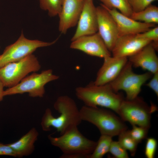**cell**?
Instances as JSON below:
<instances>
[{
    "label": "cell",
    "instance_id": "6da1fadb",
    "mask_svg": "<svg viewBox=\"0 0 158 158\" xmlns=\"http://www.w3.org/2000/svg\"><path fill=\"white\" fill-rule=\"evenodd\" d=\"M54 107L60 114V115L54 117L51 110L47 108L41 121L43 130L49 131L50 128L53 127L61 135L69 128L78 126L82 122L80 109L75 101L69 96L64 95L59 97L54 103Z\"/></svg>",
    "mask_w": 158,
    "mask_h": 158
},
{
    "label": "cell",
    "instance_id": "7a4b0ae2",
    "mask_svg": "<svg viewBox=\"0 0 158 158\" xmlns=\"http://www.w3.org/2000/svg\"><path fill=\"white\" fill-rule=\"evenodd\" d=\"M77 126L69 128L59 137L48 136L51 144L62 152L60 158H89L95 149L97 142L85 137Z\"/></svg>",
    "mask_w": 158,
    "mask_h": 158
},
{
    "label": "cell",
    "instance_id": "3957f363",
    "mask_svg": "<svg viewBox=\"0 0 158 158\" xmlns=\"http://www.w3.org/2000/svg\"><path fill=\"white\" fill-rule=\"evenodd\" d=\"M75 92L76 97L85 105L109 109L117 114L124 99L121 94L114 91L109 83L98 85L91 83L85 86L77 87Z\"/></svg>",
    "mask_w": 158,
    "mask_h": 158
},
{
    "label": "cell",
    "instance_id": "277c9868",
    "mask_svg": "<svg viewBox=\"0 0 158 158\" xmlns=\"http://www.w3.org/2000/svg\"><path fill=\"white\" fill-rule=\"evenodd\" d=\"M82 121L95 126L101 134L112 137L118 136L127 129V126L121 118L109 110L103 107L84 105L80 109Z\"/></svg>",
    "mask_w": 158,
    "mask_h": 158
},
{
    "label": "cell",
    "instance_id": "5b68a950",
    "mask_svg": "<svg viewBox=\"0 0 158 158\" xmlns=\"http://www.w3.org/2000/svg\"><path fill=\"white\" fill-rule=\"evenodd\" d=\"M153 103L149 105L138 96L131 100L124 99L118 109L117 114L124 122L149 129L151 126L152 114L157 110Z\"/></svg>",
    "mask_w": 158,
    "mask_h": 158
},
{
    "label": "cell",
    "instance_id": "8992f818",
    "mask_svg": "<svg viewBox=\"0 0 158 158\" xmlns=\"http://www.w3.org/2000/svg\"><path fill=\"white\" fill-rule=\"evenodd\" d=\"M132 65L128 61L117 77L109 83L115 92L121 90L126 94V99L131 100L138 96L141 91V87L153 74L149 72L141 74L134 73Z\"/></svg>",
    "mask_w": 158,
    "mask_h": 158
},
{
    "label": "cell",
    "instance_id": "52a82bcc",
    "mask_svg": "<svg viewBox=\"0 0 158 158\" xmlns=\"http://www.w3.org/2000/svg\"><path fill=\"white\" fill-rule=\"evenodd\" d=\"M59 78V76L53 74L50 69L43 71L40 73L33 72L15 86L4 90V95L5 96L28 93L30 97H42L45 93V85Z\"/></svg>",
    "mask_w": 158,
    "mask_h": 158
},
{
    "label": "cell",
    "instance_id": "ba28073f",
    "mask_svg": "<svg viewBox=\"0 0 158 158\" xmlns=\"http://www.w3.org/2000/svg\"><path fill=\"white\" fill-rule=\"evenodd\" d=\"M41 68L37 59L32 54L19 61L9 63L0 68V80L4 87H13L29 73L38 71Z\"/></svg>",
    "mask_w": 158,
    "mask_h": 158
},
{
    "label": "cell",
    "instance_id": "9c48e42d",
    "mask_svg": "<svg viewBox=\"0 0 158 158\" xmlns=\"http://www.w3.org/2000/svg\"><path fill=\"white\" fill-rule=\"evenodd\" d=\"M58 39L50 42L26 38L23 32L13 43L7 46L0 55V68L11 62L19 61L32 54L37 48L51 46Z\"/></svg>",
    "mask_w": 158,
    "mask_h": 158
},
{
    "label": "cell",
    "instance_id": "30bf717a",
    "mask_svg": "<svg viewBox=\"0 0 158 158\" xmlns=\"http://www.w3.org/2000/svg\"><path fill=\"white\" fill-rule=\"evenodd\" d=\"M98 32L111 52L119 37L117 24L109 11L100 5L96 7Z\"/></svg>",
    "mask_w": 158,
    "mask_h": 158
},
{
    "label": "cell",
    "instance_id": "8fae6325",
    "mask_svg": "<svg viewBox=\"0 0 158 158\" xmlns=\"http://www.w3.org/2000/svg\"><path fill=\"white\" fill-rule=\"evenodd\" d=\"M70 48L82 51L90 56L104 58L111 56L99 33L82 36L72 41Z\"/></svg>",
    "mask_w": 158,
    "mask_h": 158
},
{
    "label": "cell",
    "instance_id": "7c38bea8",
    "mask_svg": "<svg viewBox=\"0 0 158 158\" xmlns=\"http://www.w3.org/2000/svg\"><path fill=\"white\" fill-rule=\"evenodd\" d=\"M77 25L71 41L80 37L92 35L98 32L96 7L93 0H85Z\"/></svg>",
    "mask_w": 158,
    "mask_h": 158
},
{
    "label": "cell",
    "instance_id": "4fadbf2b",
    "mask_svg": "<svg viewBox=\"0 0 158 158\" xmlns=\"http://www.w3.org/2000/svg\"><path fill=\"white\" fill-rule=\"evenodd\" d=\"M151 42L150 40L138 37L136 34L119 36L111 51L112 56L128 58Z\"/></svg>",
    "mask_w": 158,
    "mask_h": 158
},
{
    "label": "cell",
    "instance_id": "5bb4252c",
    "mask_svg": "<svg viewBox=\"0 0 158 158\" xmlns=\"http://www.w3.org/2000/svg\"><path fill=\"white\" fill-rule=\"evenodd\" d=\"M85 0H64L59 17V29L65 34L77 24L82 11Z\"/></svg>",
    "mask_w": 158,
    "mask_h": 158
},
{
    "label": "cell",
    "instance_id": "9a60e30c",
    "mask_svg": "<svg viewBox=\"0 0 158 158\" xmlns=\"http://www.w3.org/2000/svg\"><path fill=\"white\" fill-rule=\"evenodd\" d=\"M105 8L113 18L117 25L119 37L130 34H136L143 32L155 26L153 24L146 23L134 20L118 11L116 9Z\"/></svg>",
    "mask_w": 158,
    "mask_h": 158
},
{
    "label": "cell",
    "instance_id": "2e32d148",
    "mask_svg": "<svg viewBox=\"0 0 158 158\" xmlns=\"http://www.w3.org/2000/svg\"><path fill=\"white\" fill-rule=\"evenodd\" d=\"M103 59V63L98 70L95 80L93 82L96 85H104L114 80L128 61L127 57L109 56Z\"/></svg>",
    "mask_w": 158,
    "mask_h": 158
},
{
    "label": "cell",
    "instance_id": "e0dca14e",
    "mask_svg": "<svg viewBox=\"0 0 158 158\" xmlns=\"http://www.w3.org/2000/svg\"><path fill=\"white\" fill-rule=\"evenodd\" d=\"M152 42L134 54L129 57L133 67L141 68L153 74L158 71V58Z\"/></svg>",
    "mask_w": 158,
    "mask_h": 158
},
{
    "label": "cell",
    "instance_id": "ac0fdd59",
    "mask_svg": "<svg viewBox=\"0 0 158 158\" xmlns=\"http://www.w3.org/2000/svg\"><path fill=\"white\" fill-rule=\"evenodd\" d=\"M39 133L36 129L32 128L17 141L8 145L13 149L17 157L31 154L35 150V143Z\"/></svg>",
    "mask_w": 158,
    "mask_h": 158
},
{
    "label": "cell",
    "instance_id": "d6986e66",
    "mask_svg": "<svg viewBox=\"0 0 158 158\" xmlns=\"http://www.w3.org/2000/svg\"><path fill=\"white\" fill-rule=\"evenodd\" d=\"M130 18L146 23L157 24L158 8L155 5L150 4L142 11L133 12Z\"/></svg>",
    "mask_w": 158,
    "mask_h": 158
},
{
    "label": "cell",
    "instance_id": "ffe728a7",
    "mask_svg": "<svg viewBox=\"0 0 158 158\" xmlns=\"http://www.w3.org/2000/svg\"><path fill=\"white\" fill-rule=\"evenodd\" d=\"M112 137L110 135L101 134L97 142V145L89 158H102L109 152Z\"/></svg>",
    "mask_w": 158,
    "mask_h": 158
},
{
    "label": "cell",
    "instance_id": "44dd1931",
    "mask_svg": "<svg viewBox=\"0 0 158 158\" xmlns=\"http://www.w3.org/2000/svg\"><path fill=\"white\" fill-rule=\"evenodd\" d=\"M105 7L118 9L123 14L130 17L133 11L129 0H99Z\"/></svg>",
    "mask_w": 158,
    "mask_h": 158
},
{
    "label": "cell",
    "instance_id": "7402d4cb",
    "mask_svg": "<svg viewBox=\"0 0 158 158\" xmlns=\"http://www.w3.org/2000/svg\"><path fill=\"white\" fill-rule=\"evenodd\" d=\"M118 136V142L126 150L129 151L132 156H134L138 143L131 136L129 130L123 131Z\"/></svg>",
    "mask_w": 158,
    "mask_h": 158
},
{
    "label": "cell",
    "instance_id": "603a6c76",
    "mask_svg": "<svg viewBox=\"0 0 158 158\" xmlns=\"http://www.w3.org/2000/svg\"><path fill=\"white\" fill-rule=\"evenodd\" d=\"M41 9L48 11L51 17L58 15L61 12L64 0H38Z\"/></svg>",
    "mask_w": 158,
    "mask_h": 158
},
{
    "label": "cell",
    "instance_id": "cb8c5ba5",
    "mask_svg": "<svg viewBox=\"0 0 158 158\" xmlns=\"http://www.w3.org/2000/svg\"><path fill=\"white\" fill-rule=\"evenodd\" d=\"M109 152L116 158H128L129 157L126 150L118 141L111 142Z\"/></svg>",
    "mask_w": 158,
    "mask_h": 158
},
{
    "label": "cell",
    "instance_id": "d4e9b609",
    "mask_svg": "<svg viewBox=\"0 0 158 158\" xmlns=\"http://www.w3.org/2000/svg\"><path fill=\"white\" fill-rule=\"evenodd\" d=\"M140 38L150 40L157 51L158 47V27L155 26L143 32L136 34Z\"/></svg>",
    "mask_w": 158,
    "mask_h": 158
},
{
    "label": "cell",
    "instance_id": "484cf974",
    "mask_svg": "<svg viewBox=\"0 0 158 158\" xmlns=\"http://www.w3.org/2000/svg\"><path fill=\"white\" fill-rule=\"evenodd\" d=\"M132 129L129 130L132 137L138 143L146 138L148 129L136 125H132Z\"/></svg>",
    "mask_w": 158,
    "mask_h": 158
},
{
    "label": "cell",
    "instance_id": "4316f807",
    "mask_svg": "<svg viewBox=\"0 0 158 158\" xmlns=\"http://www.w3.org/2000/svg\"><path fill=\"white\" fill-rule=\"evenodd\" d=\"M157 147V142L153 138H147L145 149V154L147 158H153Z\"/></svg>",
    "mask_w": 158,
    "mask_h": 158
},
{
    "label": "cell",
    "instance_id": "83f0119b",
    "mask_svg": "<svg viewBox=\"0 0 158 158\" xmlns=\"http://www.w3.org/2000/svg\"><path fill=\"white\" fill-rule=\"evenodd\" d=\"M157 0H129L133 12L143 10L151 4L153 1Z\"/></svg>",
    "mask_w": 158,
    "mask_h": 158
},
{
    "label": "cell",
    "instance_id": "f1b7e54d",
    "mask_svg": "<svg viewBox=\"0 0 158 158\" xmlns=\"http://www.w3.org/2000/svg\"><path fill=\"white\" fill-rule=\"evenodd\" d=\"M152 78L146 84L147 86L151 89L158 96V71L153 74Z\"/></svg>",
    "mask_w": 158,
    "mask_h": 158
},
{
    "label": "cell",
    "instance_id": "f546056e",
    "mask_svg": "<svg viewBox=\"0 0 158 158\" xmlns=\"http://www.w3.org/2000/svg\"><path fill=\"white\" fill-rule=\"evenodd\" d=\"M0 155H7L17 157L13 149L8 145L0 143Z\"/></svg>",
    "mask_w": 158,
    "mask_h": 158
},
{
    "label": "cell",
    "instance_id": "4dcf8cb0",
    "mask_svg": "<svg viewBox=\"0 0 158 158\" xmlns=\"http://www.w3.org/2000/svg\"><path fill=\"white\" fill-rule=\"evenodd\" d=\"M4 87L3 83L0 80V102L3 100V97H4Z\"/></svg>",
    "mask_w": 158,
    "mask_h": 158
}]
</instances>
